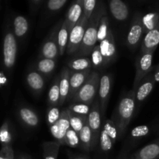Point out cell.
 <instances>
[{
    "label": "cell",
    "mask_w": 159,
    "mask_h": 159,
    "mask_svg": "<svg viewBox=\"0 0 159 159\" xmlns=\"http://www.w3.org/2000/svg\"><path fill=\"white\" fill-rule=\"evenodd\" d=\"M135 92L133 89L127 92L120 99L111 120L118 131V139L123 138L129 124L136 113Z\"/></svg>",
    "instance_id": "1"
},
{
    "label": "cell",
    "mask_w": 159,
    "mask_h": 159,
    "mask_svg": "<svg viewBox=\"0 0 159 159\" xmlns=\"http://www.w3.org/2000/svg\"><path fill=\"white\" fill-rule=\"evenodd\" d=\"M107 15V9L102 2H98L96 10L88 21L85 36L80 49L77 52L78 56H88L91 54L93 48L97 43V34L99 22L103 16Z\"/></svg>",
    "instance_id": "2"
},
{
    "label": "cell",
    "mask_w": 159,
    "mask_h": 159,
    "mask_svg": "<svg viewBox=\"0 0 159 159\" xmlns=\"http://www.w3.org/2000/svg\"><path fill=\"white\" fill-rule=\"evenodd\" d=\"M118 139V131L112 120H106L102 124L99 140V148L95 159H108Z\"/></svg>",
    "instance_id": "3"
},
{
    "label": "cell",
    "mask_w": 159,
    "mask_h": 159,
    "mask_svg": "<svg viewBox=\"0 0 159 159\" xmlns=\"http://www.w3.org/2000/svg\"><path fill=\"white\" fill-rule=\"evenodd\" d=\"M100 75L97 71H92L86 82L71 99L73 102H83L92 105L99 91Z\"/></svg>",
    "instance_id": "4"
},
{
    "label": "cell",
    "mask_w": 159,
    "mask_h": 159,
    "mask_svg": "<svg viewBox=\"0 0 159 159\" xmlns=\"http://www.w3.org/2000/svg\"><path fill=\"white\" fill-rule=\"evenodd\" d=\"M62 23H63V20L58 22L46 37L40 48V55H39L40 58H49L56 60L58 57L59 50L57 35H58L59 30Z\"/></svg>",
    "instance_id": "5"
},
{
    "label": "cell",
    "mask_w": 159,
    "mask_h": 159,
    "mask_svg": "<svg viewBox=\"0 0 159 159\" xmlns=\"http://www.w3.org/2000/svg\"><path fill=\"white\" fill-rule=\"evenodd\" d=\"M88 21L89 19H87L82 13L79 21L71 29L69 34V40H68V48L66 51V53L69 55L77 53L80 49L84 36H85V30L88 25Z\"/></svg>",
    "instance_id": "6"
},
{
    "label": "cell",
    "mask_w": 159,
    "mask_h": 159,
    "mask_svg": "<svg viewBox=\"0 0 159 159\" xmlns=\"http://www.w3.org/2000/svg\"><path fill=\"white\" fill-rule=\"evenodd\" d=\"M149 133H150V128L147 125H140L132 129L124 142L125 144L120 153L118 159H126V157L128 155L129 152L134 148L143 138L148 136Z\"/></svg>",
    "instance_id": "7"
},
{
    "label": "cell",
    "mask_w": 159,
    "mask_h": 159,
    "mask_svg": "<svg viewBox=\"0 0 159 159\" xmlns=\"http://www.w3.org/2000/svg\"><path fill=\"white\" fill-rule=\"evenodd\" d=\"M142 14L138 12L132 19L130 27L127 37V46L131 49H135L139 46L144 38V26L142 23Z\"/></svg>",
    "instance_id": "8"
},
{
    "label": "cell",
    "mask_w": 159,
    "mask_h": 159,
    "mask_svg": "<svg viewBox=\"0 0 159 159\" xmlns=\"http://www.w3.org/2000/svg\"><path fill=\"white\" fill-rule=\"evenodd\" d=\"M102 115H101L100 108L98 98L95 99L93 106L91 107V110L88 116V124L93 133V146L92 151L96 148V145L99 143V136H100L101 130H102Z\"/></svg>",
    "instance_id": "9"
},
{
    "label": "cell",
    "mask_w": 159,
    "mask_h": 159,
    "mask_svg": "<svg viewBox=\"0 0 159 159\" xmlns=\"http://www.w3.org/2000/svg\"><path fill=\"white\" fill-rule=\"evenodd\" d=\"M154 53L141 54L136 61V72L134 81L133 90L135 92L141 81L150 73L152 69Z\"/></svg>",
    "instance_id": "10"
},
{
    "label": "cell",
    "mask_w": 159,
    "mask_h": 159,
    "mask_svg": "<svg viewBox=\"0 0 159 159\" xmlns=\"http://www.w3.org/2000/svg\"><path fill=\"white\" fill-rule=\"evenodd\" d=\"M17 54V43L15 35L8 32L3 41V60L7 68H12L16 63Z\"/></svg>",
    "instance_id": "11"
},
{
    "label": "cell",
    "mask_w": 159,
    "mask_h": 159,
    "mask_svg": "<svg viewBox=\"0 0 159 159\" xmlns=\"http://www.w3.org/2000/svg\"><path fill=\"white\" fill-rule=\"evenodd\" d=\"M71 127L69 117H68L67 109L61 111L60 119L57 123L50 127V131L54 138V141H57L61 146L65 145V138L67 132Z\"/></svg>",
    "instance_id": "12"
},
{
    "label": "cell",
    "mask_w": 159,
    "mask_h": 159,
    "mask_svg": "<svg viewBox=\"0 0 159 159\" xmlns=\"http://www.w3.org/2000/svg\"><path fill=\"white\" fill-rule=\"evenodd\" d=\"M112 85V76L110 74H104L101 76L99 82V91H98V99H99V108L102 116L106 113L107 105L110 96Z\"/></svg>",
    "instance_id": "13"
},
{
    "label": "cell",
    "mask_w": 159,
    "mask_h": 159,
    "mask_svg": "<svg viewBox=\"0 0 159 159\" xmlns=\"http://www.w3.org/2000/svg\"><path fill=\"white\" fill-rule=\"evenodd\" d=\"M99 46L105 67L113 62L116 57V47L111 30L109 32L107 37L99 43Z\"/></svg>",
    "instance_id": "14"
},
{
    "label": "cell",
    "mask_w": 159,
    "mask_h": 159,
    "mask_svg": "<svg viewBox=\"0 0 159 159\" xmlns=\"http://www.w3.org/2000/svg\"><path fill=\"white\" fill-rule=\"evenodd\" d=\"M155 80L152 74L149 73L139 84L135 90V101L137 107H140L141 103L148 97L153 91L155 85Z\"/></svg>",
    "instance_id": "15"
},
{
    "label": "cell",
    "mask_w": 159,
    "mask_h": 159,
    "mask_svg": "<svg viewBox=\"0 0 159 159\" xmlns=\"http://www.w3.org/2000/svg\"><path fill=\"white\" fill-rule=\"evenodd\" d=\"M92 72L91 69L85 70L82 71H70V91L68 100H71L81 87L86 82L87 79Z\"/></svg>",
    "instance_id": "16"
},
{
    "label": "cell",
    "mask_w": 159,
    "mask_h": 159,
    "mask_svg": "<svg viewBox=\"0 0 159 159\" xmlns=\"http://www.w3.org/2000/svg\"><path fill=\"white\" fill-rule=\"evenodd\" d=\"M26 83L36 96L40 95L45 86V77L37 71L35 68L30 69L26 74Z\"/></svg>",
    "instance_id": "17"
},
{
    "label": "cell",
    "mask_w": 159,
    "mask_h": 159,
    "mask_svg": "<svg viewBox=\"0 0 159 159\" xmlns=\"http://www.w3.org/2000/svg\"><path fill=\"white\" fill-rule=\"evenodd\" d=\"M159 44V23L156 27L145 34L141 45V54L154 53Z\"/></svg>",
    "instance_id": "18"
},
{
    "label": "cell",
    "mask_w": 159,
    "mask_h": 159,
    "mask_svg": "<svg viewBox=\"0 0 159 159\" xmlns=\"http://www.w3.org/2000/svg\"><path fill=\"white\" fill-rule=\"evenodd\" d=\"M128 159H159V138L132 154Z\"/></svg>",
    "instance_id": "19"
},
{
    "label": "cell",
    "mask_w": 159,
    "mask_h": 159,
    "mask_svg": "<svg viewBox=\"0 0 159 159\" xmlns=\"http://www.w3.org/2000/svg\"><path fill=\"white\" fill-rule=\"evenodd\" d=\"M19 118L26 127L35 128L39 125L40 117L37 112L29 107L23 106L19 109Z\"/></svg>",
    "instance_id": "20"
},
{
    "label": "cell",
    "mask_w": 159,
    "mask_h": 159,
    "mask_svg": "<svg viewBox=\"0 0 159 159\" xmlns=\"http://www.w3.org/2000/svg\"><path fill=\"white\" fill-rule=\"evenodd\" d=\"M82 13H83V0H77L74 2L70 6L66 14V17L64 20L71 30L79 21Z\"/></svg>",
    "instance_id": "21"
},
{
    "label": "cell",
    "mask_w": 159,
    "mask_h": 159,
    "mask_svg": "<svg viewBox=\"0 0 159 159\" xmlns=\"http://www.w3.org/2000/svg\"><path fill=\"white\" fill-rule=\"evenodd\" d=\"M109 7L112 16L117 21H124L128 18L130 9L124 2L121 0H111L109 2Z\"/></svg>",
    "instance_id": "22"
},
{
    "label": "cell",
    "mask_w": 159,
    "mask_h": 159,
    "mask_svg": "<svg viewBox=\"0 0 159 159\" xmlns=\"http://www.w3.org/2000/svg\"><path fill=\"white\" fill-rule=\"evenodd\" d=\"M60 81H59V87H60V103L61 106L68 100L70 91V70L68 68H63L61 71Z\"/></svg>",
    "instance_id": "23"
},
{
    "label": "cell",
    "mask_w": 159,
    "mask_h": 159,
    "mask_svg": "<svg viewBox=\"0 0 159 159\" xmlns=\"http://www.w3.org/2000/svg\"><path fill=\"white\" fill-rule=\"evenodd\" d=\"M71 29L68 26L65 20H63L61 26L59 30L58 35H57V43H58L59 56H63L66 52L68 48V40H69V34Z\"/></svg>",
    "instance_id": "24"
},
{
    "label": "cell",
    "mask_w": 159,
    "mask_h": 159,
    "mask_svg": "<svg viewBox=\"0 0 159 159\" xmlns=\"http://www.w3.org/2000/svg\"><path fill=\"white\" fill-rule=\"evenodd\" d=\"M79 138H80V148L84 152H89L92 151V146H93V133L89 126L88 120L85 122L82 127V130L80 131Z\"/></svg>",
    "instance_id": "25"
},
{
    "label": "cell",
    "mask_w": 159,
    "mask_h": 159,
    "mask_svg": "<svg viewBox=\"0 0 159 159\" xmlns=\"http://www.w3.org/2000/svg\"><path fill=\"white\" fill-rule=\"evenodd\" d=\"M57 62L54 59L40 58L35 63V69L43 76L50 75L54 71Z\"/></svg>",
    "instance_id": "26"
},
{
    "label": "cell",
    "mask_w": 159,
    "mask_h": 159,
    "mask_svg": "<svg viewBox=\"0 0 159 159\" xmlns=\"http://www.w3.org/2000/svg\"><path fill=\"white\" fill-rule=\"evenodd\" d=\"M68 66L70 71H82L91 69L93 65L91 60L89 57H79L70 60L68 63Z\"/></svg>",
    "instance_id": "27"
},
{
    "label": "cell",
    "mask_w": 159,
    "mask_h": 159,
    "mask_svg": "<svg viewBox=\"0 0 159 159\" xmlns=\"http://www.w3.org/2000/svg\"><path fill=\"white\" fill-rule=\"evenodd\" d=\"M14 34L16 37L22 38L25 37L29 30V22L26 17L17 16L13 21Z\"/></svg>",
    "instance_id": "28"
},
{
    "label": "cell",
    "mask_w": 159,
    "mask_h": 159,
    "mask_svg": "<svg viewBox=\"0 0 159 159\" xmlns=\"http://www.w3.org/2000/svg\"><path fill=\"white\" fill-rule=\"evenodd\" d=\"M60 76H57L53 81L48 94V102L49 106H58L60 103Z\"/></svg>",
    "instance_id": "29"
},
{
    "label": "cell",
    "mask_w": 159,
    "mask_h": 159,
    "mask_svg": "<svg viewBox=\"0 0 159 159\" xmlns=\"http://www.w3.org/2000/svg\"><path fill=\"white\" fill-rule=\"evenodd\" d=\"M61 145L55 141H45L42 144L43 159H57Z\"/></svg>",
    "instance_id": "30"
},
{
    "label": "cell",
    "mask_w": 159,
    "mask_h": 159,
    "mask_svg": "<svg viewBox=\"0 0 159 159\" xmlns=\"http://www.w3.org/2000/svg\"><path fill=\"white\" fill-rule=\"evenodd\" d=\"M159 23V12H151L145 14L142 17V23L144 26V34H147L155 29Z\"/></svg>",
    "instance_id": "31"
},
{
    "label": "cell",
    "mask_w": 159,
    "mask_h": 159,
    "mask_svg": "<svg viewBox=\"0 0 159 159\" xmlns=\"http://www.w3.org/2000/svg\"><path fill=\"white\" fill-rule=\"evenodd\" d=\"M67 111H68V117H69L70 126H71V127L75 131L79 134L81 130H82L84 124L88 120V116H80V115L75 114V113L70 111L68 108H67Z\"/></svg>",
    "instance_id": "32"
},
{
    "label": "cell",
    "mask_w": 159,
    "mask_h": 159,
    "mask_svg": "<svg viewBox=\"0 0 159 159\" xmlns=\"http://www.w3.org/2000/svg\"><path fill=\"white\" fill-rule=\"evenodd\" d=\"M80 144L81 142L79 134L77 132L75 131L71 127H70L65 135V145L72 148H80Z\"/></svg>",
    "instance_id": "33"
},
{
    "label": "cell",
    "mask_w": 159,
    "mask_h": 159,
    "mask_svg": "<svg viewBox=\"0 0 159 159\" xmlns=\"http://www.w3.org/2000/svg\"><path fill=\"white\" fill-rule=\"evenodd\" d=\"M61 111L59 109L58 106H49L47 110V123L48 126L51 127L55 124L60 119Z\"/></svg>",
    "instance_id": "34"
},
{
    "label": "cell",
    "mask_w": 159,
    "mask_h": 159,
    "mask_svg": "<svg viewBox=\"0 0 159 159\" xmlns=\"http://www.w3.org/2000/svg\"><path fill=\"white\" fill-rule=\"evenodd\" d=\"M111 29L109 27V17L107 15L103 16L99 22V30L97 34V42L100 43L108 35L109 32Z\"/></svg>",
    "instance_id": "35"
},
{
    "label": "cell",
    "mask_w": 159,
    "mask_h": 159,
    "mask_svg": "<svg viewBox=\"0 0 159 159\" xmlns=\"http://www.w3.org/2000/svg\"><path fill=\"white\" fill-rule=\"evenodd\" d=\"M91 105L83 103V102H73L70 104L68 107V110L75 114L80 115V116H88L91 110Z\"/></svg>",
    "instance_id": "36"
},
{
    "label": "cell",
    "mask_w": 159,
    "mask_h": 159,
    "mask_svg": "<svg viewBox=\"0 0 159 159\" xmlns=\"http://www.w3.org/2000/svg\"><path fill=\"white\" fill-rule=\"evenodd\" d=\"M90 55H91L92 65L94 68H99L101 67H104L103 58H102V56L101 54L99 44L96 45Z\"/></svg>",
    "instance_id": "37"
},
{
    "label": "cell",
    "mask_w": 159,
    "mask_h": 159,
    "mask_svg": "<svg viewBox=\"0 0 159 159\" xmlns=\"http://www.w3.org/2000/svg\"><path fill=\"white\" fill-rule=\"evenodd\" d=\"M98 5L96 0H83V15L89 20Z\"/></svg>",
    "instance_id": "38"
},
{
    "label": "cell",
    "mask_w": 159,
    "mask_h": 159,
    "mask_svg": "<svg viewBox=\"0 0 159 159\" xmlns=\"http://www.w3.org/2000/svg\"><path fill=\"white\" fill-rule=\"evenodd\" d=\"M67 2V0H49L46 2V7L51 12H57L62 9Z\"/></svg>",
    "instance_id": "39"
},
{
    "label": "cell",
    "mask_w": 159,
    "mask_h": 159,
    "mask_svg": "<svg viewBox=\"0 0 159 159\" xmlns=\"http://www.w3.org/2000/svg\"><path fill=\"white\" fill-rule=\"evenodd\" d=\"M12 140V136L9 132V127L7 124H5L0 130V141L6 146H10L9 144Z\"/></svg>",
    "instance_id": "40"
},
{
    "label": "cell",
    "mask_w": 159,
    "mask_h": 159,
    "mask_svg": "<svg viewBox=\"0 0 159 159\" xmlns=\"http://www.w3.org/2000/svg\"><path fill=\"white\" fill-rule=\"evenodd\" d=\"M0 159H14V153L11 146H4L0 152Z\"/></svg>",
    "instance_id": "41"
},
{
    "label": "cell",
    "mask_w": 159,
    "mask_h": 159,
    "mask_svg": "<svg viewBox=\"0 0 159 159\" xmlns=\"http://www.w3.org/2000/svg\"><path fill=\"white\" fill-rule=\"evenodd\" d=\"M43 2H44L42 1V0H31V1H30V7L31 11L34 13L37 12V11L39 10L40 6L43 4Z\"/></svg>",
    "instance_id": "42"
},
{
    "label": "cell",
    "mask_w": 159,
    "mask_h": 159,
    "mask_svg": "<svg viewBox=\"0 0 159 159\" xmlns=\"http://www.w3.org/2000/svg\"><path fill=\"white\" fill-rule=\"evenodd\" d=\"M68 159H90L89 157L86 155H82V154H73L71 152L68 153Z\"/></svg>",
    "instance_id": "43"
},
{
    "label": "cell",
    "mask_w": 159,
    "mask_h": 159,
    "mask_svg": "<svg viewBox=\"0 0 159 159\" xmlns=\"http://www.w3.org/2000/svg\"><path fill=\"white\" fill-rule=\"evenodd\" d=\"M154 79H155V82H159V64L155 67V73L153 74Z\"/></svg>",
    "instance_id": "44"
},
{
    "label": "cell",
    "mask_w": 159,
    "mask_h": 159,
    "mask_svg": "<svg viewBox=\"0 0 159 159\" xmlns=\"http://www.w3.org/2000/svg\"><path fill=\"white\" fill-rule=\"evenodd\" d=\"M18 159H33L30 155H26V154H23V155H20L19 156Z\"/></svg>",
    "instance_id": "45"
}]
</instances>
